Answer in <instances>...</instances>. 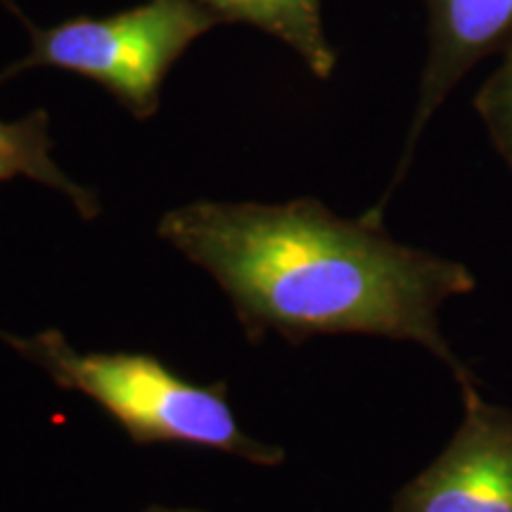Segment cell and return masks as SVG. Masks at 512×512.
Instances as JSON below:
<instances>
[{
	"mask_svg": "<svg viewBox=\"0 0 512 512\" xmlns=\"http://www.w3.org/2000/svg\"><path fill=\"white\" fill-rule=\"evenodd\" d=\"M223 19L197 0H147L107 17L29 29V53L0 72V86L29 69H62L100 83L138 121L162 105L171 67Z\"/></svg>",
	"mask_w": 512,
	"mask_h": 512,
	"instance_id": "3957f363",
	"label": "cell"
},
{
	"mask_svg": "<svg viewBox=\"0 0 512 512\" xmlns=\"http://www.w3.org/2000/svg\"><path fill=\"white\" fill-rule=\"evenodd\" d=\"M475 107L498 155L512 169V43L503 50L496 72L479 88Z\"/></svg>",
	"mask_w": 512,
	"mask_h": 512,
	"instance_id": "ba28073f",
	"label": "cell"
},
{
	"mask_svg": "<svg viewBox=\"0 0 512 512\" xmlns=\"http://www.w3.org/2000/svg\"><path fill=\"white\" fill-rule=\"evenodd\" d=\"M223 22H242L266 31L299 55L311 74L330 79L337 50L323 27V0H197Z\"/></svg>",
	"mask_w": 512,
	"mask_h": 512,
	"instance_id": "8992f818",
	"label": "cell"
},
{
	"mask_svg": "<svg viewBox=\"0 0 512 512\" xmlns=\"http://www.w3.org/2000/svg\"><path fill=\"white\" fill-rule=\"evenodd\" d=\"M425 5L427 60L422 69L418 105H415L392 188L373 209L377 214H382L384 202L403 181L422 131L439 112L453 88L486 55L505 50L512 43V0H425Z\"/></svg>",
	"mask_w": 512,
	"mask_h": 512,
	"instance_id": "5b68a950",
	"label": "cell"
},
{
	"mask_svg": "<svg viewBox=\"0 0 512 512\" xmlns=\"http://www.w3.org/2000/svg\"><path fill=\"white\" fill-rule=\"evenodd\" d=\"M458 432L399 491L394 512H512V413L465 384Z\"/></svg>",
	"mask_w": 512,
	"mask_h": 512,
	"instance_id": "277c9868",
	"label": "cell"
},
{
	"mask_svg": "<svg viewBox=\"0 0 512 512\" xmlns=\"http://www.w3.org/2000/svg\"><path fill=\"white\" fill-rule=\"evenodd\" d=\"M50 138V114L36 110L27 117L5 121L0 119V183L12 178H29L62 192L81 219L91 221L100 216V200L95 190L76 183L53 157Z\"/></svg>",
	"mask_w": 512,
	"mask_h": 512,
	"instance_id": "52a82bcc",
	"label": "cell"
},
{
	"mask_svg": "<svg viewBox=\"0 0 512 512\" xmlns=\"http://www.w3.org/2000/svg\"><path fill=\"white\" fill-rule=\"evenodd\" d=\"M157 235L204 268L233 302L252 344L278 332L375 335L415 342L470 375L441 335L448 299L475 292L470 268L392 240L382 214L339 219L323 202H192L159 219Z\"/></svg>",
	"mask_w": 512,
	"mask_h": 512,
	"instance_id": "6da1fadb",
	"label": "cell"
},
{
	"mask_svg": "<svg viewBox=\"0 0 512 512\" xmlns=\"http://www.w3.org/2000/svg\"><path fill=\"white\" fill-rule=\"evenodd\" d=\"M147 512H200V510H166V508H152Z\"/></svg>",
	"mask_w": 512,
	"mask_h": 512,
	"instance_id": "9c48e42d",
	"label": "cell"
},
{
	"mask_svg": "<svg viewBox=\"0 0 512 512\" xmlns=\"http://www.w3.org/2000/svg\"><path fill=\"white\" fill-rule=\"evenodd\" d=\"M0 339L53 377L57 387L93 399L133 444H178L230 453L254 465H280L285 453L242 432L226 382L185 380L152 354L79 351L60 330Z\"/></svg>",
	"mask_w": 512,
	"mask_h": 512,
	"instance_id": "7a4b0ae2",
	"label": "cell"
}]
</instances>
